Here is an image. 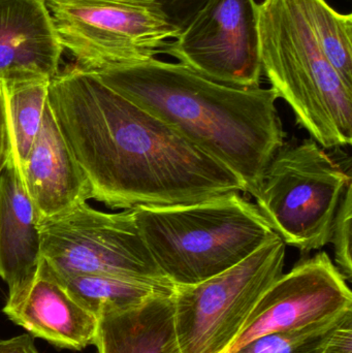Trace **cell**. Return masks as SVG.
<instances>
[{"label":"cell","mask_w":352,"mask_h":353,"mask_svg":"<svg viewBox=\"0 0 352 353\" xmlns=\"http://www.w3.org/2000/svg\"><path fill=\"white\" fill-rule=\"evenodd\" d=\"M39 230L41 259L57 277L89 274L171 282L147 248L132 209L105 213L82 203L41 220Z\"/></svg>","instance_id":"8"},{"label":"cell","mask_w":352,"mask_h":353,"mask_svg":"<svg viewBox=\"0 0 352 353\" xmlns=\"http://www.w3.org/2000/svg\"><path fill=\"white\" fill-rule=\"evenodd\" d=\"M57 278L76 301L97 317L107 311L138 304L152 296H171L175 288L171 282L142 281L105 275L86 274Z\"/></svg>","instance_id":"16"},{"label":"cell","mask_w":352,"mask_h":353,"mask_svg":"<svg viewBox=\"0 0 352 353\" xmlns=\"http://www.w3.org/2000/svg\"><path fill=\"white\" fill-rule=\"evenodd\" d=\"M171 296H156L99 315L97 353H163L171 335Z\"/></svg>","instance_id":"15"},{"label":"cell","mask_w":352,"mask_h":353,"mask_svg":"<svg viewBox=\"0 0 352 353\" xmlns=\"http://www.w3.org/2000/svg\"><path fill=\"white\" fill-rule=\"evenodd\" d=\"M258 6L256 0H210L163 54L214 82L260 87Z\"/></svg>","instance_id":"9"},{"label":"cell","mask_w":352,"mask_h":353,"mask_svg":"<svg viewBox=\"0 0 352 353\" xmlns=\"http://www.w3.org/2000/svg\"><path fill=\"white\" fill-rule=\"evenodd\" d=\"M351 221L352 186L347 187L337 210L333 223L330 243L334 247L335 263L337 269L345 280H351Z\"/></svg>","instance_id":"20"},{"label":"cell","mask_w":352,"mask_h":353,"mask_svg":"<svg viewBox=\"0 0 352 353\" xmlns=\"http://www.w3.org/2000/svg\"><path fill=\"white\" fill-rule=\"evenodd\" d=\"M313 139L279 148L269 163L256 207L275 234L303 252L330 244L337 210L351 176Z\"/></svg>","instance_id":"6"},{"label":"cell","mask_w":352,"mask_h":353,"mask_svg":"<svg viewBox=\"0 0 352 353\" xmlns=\"http://www.w3.org/2000/svg\"><path fill=\"white\" fill-rule=\"evenodd\" d=\"M93 72L231 170L252 196L284 144L272 88L220 84L180 62L157 58Z\"/></svg>","instance_id":"2"},{"label":"cell","mask_w":352,"mask_h":353,"mask_svg":"<svg viewBox=\"0 0 352 353\" xmlns=\"http://www.w3.org/2000/svg\"><path fill=\"white\" fill-rule=\"evenodd\" d=\"M287 244L278 234L222 273L171 294V335L163 353H227L260 296L283 274Z\"/></svg>","instance_id":"5"},{"label":"cell","mask_w":352,"mask_h":353,"mask_svg":"<svg viewBox=\"0 0 352 353\" xmlns=\"http://www.w3.org/2000/svg\"><path fill=\"white\" fill-rule=\"evenodd\" d=\"M12 157V136L6 110L3 83L0 82V175Z\"/></svg>","instance_id":"22"},{"label":"cell","mask_w":352,"mask_h":353,"mask_svg":"<svg viewBox=\"0 0 352 353\" xmlns=\"http://www.w3.org/2000/svg\"><path fill=\"white\" fill-rule=\"evenodd\" d=\"M262 74L322 148L351 146L352 88L324 55L300 0L258 6Z\"/></svg>","instance_id":"3"},{"label":"cell","mask_w":352,"mask_h":353,"mask_svg":"<svg viewBox=\"0 0 352 353\" xmlns=\"http://www.w3.org/2000/svg\"><path fill=\"white\" fill-rule=\"evenodd\" d=\"M48 103L88 180L113 209L190 205L245 192L231 170L76 65L50 81Z\"/></svg>","instance_id":"1"},{"label":"cell","mask_w":352,"mask_h":353,"mask_svg":"<svg viewBox=\"0 0 352 353\" xmlns=\"http://www.w3.org/2000/svg\"><path fill=\"white\" fill-rule=\"evenodd\" d=\"M351 311L346 280L328 253H316L273 282L227 353H236L262 336L326 323Z\"/></svg>","instance_id":"10"},{"label":"cell","mask_w":352,"mask_h":353,"mask_svg":"<svg viewBox=\"0 0 352 353\" xmlns=\"http://www.w3.org/2000/svg\"><path fill=\"white\" fill-rule=\"evenodd\" d=\"M0 353H39L29 335H20L10 339H0Z\"/></svg>","instance_id":"24"},{"label":"cell","mask_w":352,"mask_h":353,"mask_svg":"<svg viewBox=\"0 0 352 353\" xmlns=\"http://www.w3.org/2000/svg\"><path fill=\"white\" fill-rule=\"evenodd\" d=\"M63 50L89 72L146 61L180 33L154 0H47Z\"/></svg>","instance_id":"7"},{"label":"cell","mask_w":352,"mask_h":353,"mask_svg":"<svg viewBox=\"0 0 352 353\" xmlns=\"http://www.w3.org/2000/svg\"><path fill=\"white\" fill-rule=\"evenodd\" d=\"M3 313L56 347L82 350L94 343L99 317L70 294L41 259L33 279L8 294Z\"/></svg>","instance_id":"11"},{"label":"cell","mask_w":352,"mask_h":353,"mask_svg":"<svg viewBox=\"0 0 352 353\" xmlns=\"http://www.w3.org/2000/svg\"><path fill=\"white\" fill-rule=\"evenodd\" d=\"M62 52L47 0H0V82L51 80Z\"/></svg>","instance_id":"13"},{"label":"cell","mask_w":352,"mask_h":353,"mask_svg":"<svg viewBox=\"0 0 352 353\" xmlns=\"http://www.w3.org/2000/svg\"><path fill=\"white\" fill-rule=\"evenodd\" d=\"M177 28H185L210 0H154Z\"/></svg>","instance_id":"21"},{"label":"cell","mask_w":352,"mask_h":353,"mask_svg":"<svg viewBox=\"0 0 352 353\" xmlns=\"http://www.w3.org/2000/svg\"><path fill=\"white\" fill-rule=\"evenodd\" d=\"M39 221L12 157L0 175V278L8 294L26 286L41 265Z\"/></svg>","instance_id":"14"},{"label":"cell","mask_w":352,"mask_h":353,"mask_svg":"<svg viewBox=\"0 0 352 353\" xmlns=\"http://www.w3.org/2000/svg\"><path fill=\"white\" fill-rule=\"evenodd\" d=\"M326 57L352 88V14H341L327 0H300Z\"/></svg>","instance_id":"18"},{"label":"cell","mask_w":352,"mask_h":353,"mask_svg":"<svg viewBox=\"0 0 352 353\" xmlns=\"http://www.w3.org/2000/svg\"><path fill=\"white\" fill-rule=\"evenodd\" d=\"M132 210L155 263L174 285H192L222 273L276 236L256 203L240 192Z\"/></svg>","instance_id":"4"},{"label":"cell","mask_w":352,"mask_h":353,"mask_svg":"<svg viewBox=\"0 0 352 353\" xmlns=\"http://www.w3.org/2000/svg\"><path fill=\"white\" fill-rule=\"evenodd\" d=\"M39 219L57 217L92 199L90 185L45 103L39 132L19 168Z\"/></svg>","instance_id":"12"},{"label":"cell","mask_w":352,"mask_h":353,"mask_svg":"<svg viewBox=\"0 0 352 353\" xmlns=\"http://www.w3.org/2000/svg\"><path fill=\"white\" fill-rule=\"evenodd\" d=\"M322 353H352V314L335 330Z\"/></svg>","instance_id":"23"},{"label":"cell","mask_w":352,"mask_h":353,"mask_svg":"<svg viewBox=\"0 0 352 353\" xmlns=\"http://www.w3.org/2000/svg\"><path fill=\"white\" fill-rule=\"evenodd\" d=\"M49 79L3 83L12 159L21 167L37 137L48 101Z\"/></svg>","instance_id":"17"},{"label":"cell","mask_w":352,"mask_h":353,"mask_svg":"<svg viewBox=\"0 0 352 353\" xmlns=\"http://www.w3.org/2000/svg\"><path fill=\"white\" fill-rule=\"evenodd\" d=\"M349 314L352 311L326 323L262 336L236 353H322L329 338Z\"/></svg>","instance_id":"19"}]
</instances>
